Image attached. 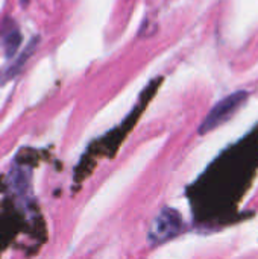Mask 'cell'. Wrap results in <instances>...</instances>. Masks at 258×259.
Segmentation results:
<instances>
[{
    "mask_svg": "<svg viewBox=\"0 0 258 259\" xmlns=\"http://www.w3.org/2000/svg\"><path fill=\"white\" fill-rule=\"evenodd\" d=\"M248 91H236L230 96H227L225 99H222L219 103L214 105V108L208 112V115L205 117V120L201 123L199 126V134H208L214 129H217L219 126H222L224 123H227L248 100Z\"/></svg>",
    "mask_w": 258,
    "mask_h": 259,
    "instance_id": "6da1fadb",
    "label": "cell"
},
{
    "mask_svg": "<svg viewBox=\"0 0 258 259\" xmlns=\"http://www.w3.org/2000/svg\"><path fill=\"white\" fill-rule=\"evenodd\" d=\"M182 217L178 211L166 208L163 209L152 222L149 232H148V241L151 246H158L163 243L170 241L182 231Z\"/></svg>",
    "mask_w": 258,
    "mask_h": 259,
    "instance_id": "7a4b0ae2",
    "label": "cell"
}]
</instances>
